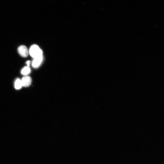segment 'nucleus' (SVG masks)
I'll list each match as a JSON object with an SVG mask.
<instances>
[{
    "instance_id": "7",
    "label": "nucleus",
    "mask_w": 164,
    "mask_h": 164,
    "mask_svg": "<svg viewBox=\"0 0 164 164\" xmlns=\"http://www.w3.org/2000/svg\"><path fill=\"white\" fill-rule=\"evenodd\" d=\"M26 64L28 66H29L30 64V61H28L26 62Z\"/></svg>"
},
{
    "instance_id": "3",
    "label": "nucleus",
    "mask_w": 164,
    "mask_h": 164,
    "mask_svg": "<svg viewBox=\"0 0 164 164\" xmlns=\"http://www.w3.org/2000/svg\"><path fill=\"white\" fill-rule=\"evenodd\" d=\"M23 86L27 87L31 85L32 79L31 77L28 76H25L21 80Z\"/></svg>"
},
{
    "instance_id": "5",
    "label": "nucleus",
    "mask_w": 164,
    "mask_h": 164,
    "mask_svg": "<svg viewBox=\"0 0 164 164\" xmlns=\"http://www.w3.org/2000/svg\"><path fill=\"white\" fill-rule=\"evenodd\" d=\"M14 87L16 90L21 89L23 87L21 80L19 79H16L15 81Z\"/></svg>"
},
{
    "instance_id": "4",
    "label": "nucleus",
    "mask_w": 164,
    "mask_h": 164,
    "mask_svg": "<svg viewBox=\"0 0 164 164\" xmlns=\"http://www.w3.org/2000/svg\"><path fill=\"white\" fill-rule=\"evenodd\" d=\"M43 59V56L34 59V60L32 63V66L34 68H37V67H39L42 62Z\"/></svg>"
},
{
    "instance_id": "1",
    "label": "nucleus",
    "mask_w": 164,
    "mask_h": 164,
    "mask_svg": "<svg viewBox=\"0 0 164 164\" xmlns=\"http://www.w3.org/2000/svg\"><path fill=\"white\" fill-rule=\"evenodd\" d=\"M29 53L34 59L43 56V52L39 47L37 45H33L30 48Z\"/></svg>"
},
{
    "instance_id": "6",
    "label": "nucleus",
    "mask_w": 164,
    "mask_h": 164,
    "mask_svg": "<svg viewBox=\"0 0 164 164\" xmlns=\"http://www.w3.org/2000/svg\"><path fill=\"white\" fill-rule=\"evenodd\" d=\"M31 69L28 66L25 67L21 71V74L24 75H26L31 72Z\"/></svg>"
},
{
    "instance_id": "2",
    "label": "nucleus",
    "mask_w": 164,
    "mask_h": 164,
    "mask_svg": "<svg viewBox=\"0 0 164 164\" xmlns=\"http://www.w3.org/2000/svg\"><path fill=\"white\" fill-rule=\"evenodd\" d=\"M18 52L19 54L23 57H26L28 56V50L27 48L24 45H21L19 47Z\"/></svg>"
}]
</instances>
